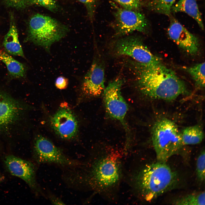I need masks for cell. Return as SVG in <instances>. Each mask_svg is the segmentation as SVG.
<instances>
[{"instance_id": "6da1fadb", "label": "cell", "mask_w": 205, "mask_h": 205, "mask_svg": "<svg viewBox=\"0 0 205 205\" xmlns=\"http://www.w3.org/2000/svg\"><path fill=\"white\" fill-rule=\"evenodd\" d=\"M79 165L65 169L62 179L76 190L107 192L118 184L121 175L120 158L117 153H104Z\"/></svg>"}, {"instance_id": "7a4b0ae2", "label": "cell", "mask_w": 205, "mask_h": 205, "mask_svg": "<svg viewBox=\"0 0 205 205\" xmlns=\"http://www.w3.org/2000/svg\"><path fill=\"white\" fill-rule=\"evenodd\" d=\"M132 65L139 89L145 96L171 101L180 96L189 94L184 82L161 63L145 65L135 62Z\"/></svg>"}, {"instance_id": "3957f363", "label": "cell", "mask_w": 205, "mask_h": 205, "mask_svg": "<svg viewBox=\"0 0 205 205\" xmlns=\"http://www.w3.org/2000/svg\"><path fill=\"white\" fill-rule=\"evenodd\" d=\"M134 186L145 200H151L173 188L178 176L166 162L147 164L133 177Z\"/></svg>"}, {"instance_id": "277c9868", "label": "cell", "mask_w": 205, "mask_h": 205, "mask_svg": "<svg viewBox=\"0 0 205 205\" xmlns=\"http://www.w3.org/2000/svg\"><path fill=\"white\" fill-rule=\"evenodd\" d=\"M152 141L158 161L166 162L180 150L182 144L181 133L175 123L167 118L161 119L154 124Z\"/></svg>"}, {"instance_id": "5b68a950", "label": "cell", "mask_w": 205, "mask_h": 205, "mask_svg": "<svg viewBox=\"0 0 205 205\" xmlns=\"http://www.w3.org/2000/svg\"><path fill=\"white\" fill-rule=\"evenodd\" d=\"M68 31L67 27L56 19L38 13L30 20L26 39L48 50L53 43L65 36Z\"/></svg>"}, {"instance_id": "8992f818", "label": "cell", "mask_w": 205, "mask_h": 205, "mask_svg": "<svg viewBox=\"0 0 205 205\" xmlns=\"http://www.w3.org/2000/svg\"><path fill=\"white\" fill-rule=\"evenodd\" d=\"M32 156L37 164H54L64 169L77 166L81 163L69 157L62 149L41 135L38 136L34 139Z\"/></svg>"}, {"instance_id": "52a82bcc", "label": "cell", "mask_w": 205, "mask_h": 205, "mask_svg": "<svg viewBox=\"0 0 205 205\" xmlns=\"http://www.w3.org/2000/svg\"><path fill=\"white\" fill-rule=\"evenodd\" d=\"M114 50L116 55L128 56L141 64L152 65L161 63L160 59L148 50L138 36H129L118 39L114 44Z\"/></svg>"}, {"instance_id": "ba28073f", "label": "cell", "mask_w": 205, "mask_h": 205, "mask_svg": "<svg viewBox=\"0 0 205 205\" xmlns=\"http://www.w3.org/2000/svg\"><path fill=\"white\" fill-rule=\"evenodd\" d=\"M115 7L113 25L116 36H123L136 31H147L149 23L143 14L139 11Z\"/></svg>"}, {"instance_id": "9c48e42d", "label": "cell", "mask_w": 205, "mask_h": 205, "mask_svg": "<svg viewBox=\"0 0 205 205\" xmlns=\"http://www.w3.org/2000/svg\"><path fill=\"white\" fill-rule=\"evenodd\" d=\"M122 83V80L119 78L110 83L103 91L104 99L109 116L119 121L126 129L125 118L128 107L121 93Z\"/></svg>"}, {"instance_id": "30bf717a", "label": "cell", "mask_w": 205, "mask_h": 205, "mask_svg": "<svg viewBox=\"0 0 205 205\" xmlns=\"http://www.w3.org/2000/svg\"><path fill=\"white\" fill-rule=\"evenodd\" d=\"M4 163L9 172L24 180L35 195L47 198L46 194L37 181L36 168L33 163L11 155L5 157Z\"/></svg>"}, {"instance_id": "8fae6325", "label": "cell", "mask_w": 205, "mask_h": 205, "mask_svg": "<svg viewBox=\"0 0 205 205\" xmlns=\"http://www.w3.org/2000/svg\"><path fill=\"white\" fill-rule=\"evenodd\" d=\"M50 122L55 133L61 138L71 140L76 136L78 121L73 112L67 105H61L51 118Z\"/></svg>"}, {"instance_id": "7c38bea8", "label": "cell", "mask_w": 205, "mask_h": 205, "mask_svg": "<svg viewBox=\"0 0 205 205\" xmlns=\"http://www.w3.org/2000/svg\"><path fill=\"white\" fill-rule=\"evenodd\" d=\"M170 17V22L167 29L169 37L180 48L191 55L198 52L199 42L198 38L184 27L176 19Z\"/></svg>"}, {"instance_id": "4fadbf2b", "label": "cell", "mask_w": 205, "mask_h": 205, "mask_svg": "<svg viewBox=\"0 0 205 205\" xmlns=\"http://www.w3.org/2000/svg\"><path fill=\"white\" fill-rule=\"evenodd\" d=\"M104 71L101 63L95 60L85 75L81 89L85 94L90 96L99 95L104 89Z\"/></svg>"}, {"instance_id": "5bb4252c", "label": "cell", "mask_w": 205, "mask_h": 205, "mask_svg": "<svg viewBox=\"0 0 205 205\" xmlns=\"http://www.w3.org/2000/svg\"><path fill=\"white\" fill-rule=\"evenodd\" d=\"M23 106L7 94L0 91V128L9 126L18 120Z\"/></svg>"}, {"instance_id": "9a60e30c", "label": "cell", "mask_w": 205, "mask_h": 205, "mask_svg": "<svg viewBox=\"0 0 205 205\" xmlns=\"http://www.w3.org/2000/svg\"><path fill=\"white\" fill-rule=\"evenodd\" d=\"M3 45L5 50L8 54L25 58L19 40L17 29L11 16L9 30L5 36Z\"/></svg>"}, {"instance_id": "2e32d148", "label": "cell", "mask_w": 205, "mask_h": 205, "mask_svg": "<svg viewBox=\"0 0 205 205\" xmlns=\"http://www.w3.org/2000/svg\"><path fill=\"white\" fill-rule=\"evenodd\" d=\"M171 12L174 13L182 12L186 13L194 19L201 28L204 30L201 14L196 0H179L172 6Z\"/></svg>"}, {"instance_id": "e0dca14e", "label": "cell", "mask_w": 205, "mask_h": 205, "mask_svg": "<svg viewBox=\"0 0 205 205\" xmlns=\"http://www.w3.org/2000/svg\"><path fill=\"white\" fill-rule=\"evenodd\" d=\"M0 60L5 64L9 75L12 77L20 78L25 77L26 70L24 66L0 49Z\"/></svg>"}, {"instance_id": "ac0fdd59", "label": "cell", "mask_w": 205, "mask_h": 205, "mask_svg": "<svg viewBox=\"0 0 205 205\" xmlns=\"http://www.w3.org/2000/svg\"><path fill=\"white\" fill-rule=\"evenodd\" d=\"M181 133L183 145L197 144L202 141L204 135L202 129L198 125L187 127Z\"/></svg>"}, {"instance_id": "d6986e66", "label": "cell", "mask_w": 205, "mask_h": 205, "mask_svg": "<svg viewBox=\"0 0 205 205\" xmlns=\"http://www.w3.org/2000/svg\"><path fill=\"white\" fill-rule=\"evenodd\" d=\"M205 66L204 62L192 66L184 67L194 80L196 87L198 89H202L205 87Z\"/></svg>"}, {"instance_id": "ffe728a7", "label": "cell", "mask_w": 205, "mask_h": 205, "mask_svg": "<svg viewBox=\"0 0 205 205\" xmlns=\"http://www.w3.org/2000/svg\"><path fill=\"white\" fill-rule=\"evenodd\" d=\"M175 0H151L148 7L153 11L168 16L171 15V9Z\"/></svg>"}, {"instance_id": "44dd1931", "label": "cell", "mask_w": 205, "mask_h": 205, "mask_svg": "<svg viewBox=\"0 0 205 205\" xmlns=\"http://www.w3.org/2000/svg\"><path fill=\"white\" fill-rule=\"evenodd\" d=\"M205 192L189 194L177 199L175 202L176 205H204Z\"/></svg>"}, {"instance_id": "7402d4cb", "label": "cell", "mask_w": 205, "mask_h": 205, "mask_svg": "<svg viewBox=\"0 0 205 205\" xmlns=\"http://www.w3.org/2000/svg\"><path fill=\"white\" fill-rule=\"evenodd\" d=\"M127 9L139 11L146 5V0H111Z\"/></svg>"}, {"instance_id": "603a6c76", "label": "cell", "mask_w": 205, "mask_h": 205, "mask_svg": "<svg viewBox=\"0 0 205 205\" xmlns=\"http://www.w3.org/2000/svg\"><path fill=\"white\" fill-rule=\"evenodd\" d=\"M38 5L52 11H55L58 8L55 0H26V7L32 5Z\"/></svg>"}, {"instance_id": "cb8c5ba5", "label": "cell", "mask_w": 205, "mask_h": 205, "mask_svg": "<svg viewBox=\"0 0 205 205\" xmlns=\"http://www.w3.org/2000/svg\"><path fill=\"white\" fill-rule=\"evenodd\" d=\"M196 162L197 177L199 181L202 182L205 180V152L204 150L201 152Z\"/></svg>"}, {"instance_id": "d4e9b609", "label": "cell", "mask_w": 205, "mask_h": 205, "mask_svg": "<svg viewBox=\"0 0 205 205\" xmlns=\"http://www.w3.org/2000/svg\"><path fill=\"white\" fill-rule=\"evenodd\" d=\"M85 6L88 15L91 22L93 20L98 0H78Z\"/></svg>"}, {"instance_id": "484cf974", "label": "cell", "mask_w": 205, "mask_h": 205, "mask_svg": "<svg viewBox=\"0 0 205 205\" xmlns=\"http://www.w3.org/2000/svg\"><path fill=\"white\" fill-rule=\"evenodd\" d=\"M26 0H4L5 4L8 7L17 9H23L26 7Z\"/></svg>"}, {"instance_id": "4316f807", "label": "cell", "mask_w": 205, "mask_h": 205, "mask_svg": "<svg viewBox=\"0 0 205 205\" xmlns=\"http://www.w3.org/2000/svg\"><path fill=\"white\" fill-rule=\"evenodd\" d=\"M46 194L47 198L53 205H65V204L60 198L52 192L47 190Z\"/></svg>"}, {"instance_id": "83f0119b", "label": "cell", "mask_w": 205, "mask_h": 205, "mask_svg": "<svg viewBox=\"0 0 205 205\" xmlns=\"http://www.w3.org/2000/svg\"><path fill=\"white\" fill-rule=\"evenodd\" d=\"M68 85V79L62 76L58 77L55 81V86L57 89H65L67 87Z\"/></svg>"}, {"instance_id": "f1b7e54d", "label": "cell", "mask_w": 205, "mask_h": 205, "mask_svg": "<svg viewBox=\"0 0 205 205\" xmlns=\"http://www.w3.org/2000/svg\"><path fill=\"white\" fill-rule=\"evenodd\" d=\"M4 177L0 173V183H1L4 180Z\"/></svg>"}]
</instances>
